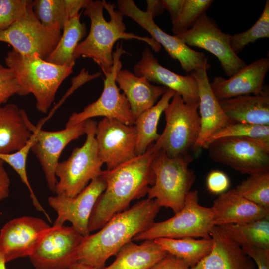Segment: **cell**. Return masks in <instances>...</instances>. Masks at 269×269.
I'll return each instance as SVG.
<instances>
[{"instance_id":"9","label":"cell","mask_w":269,"mask_h":269,"mask_svg":"<svg viewBox=\"0 0 269 269\" xmlns=\"http://www.w3.org/2000/svg\"><path fill=\"white\" fill-rule=\"evenodd\" d=\"M214 161L243 174L269 172V143L245 137L217 139L206 148Z\"/></svg>"},{"instance_id":"16","label":"cell","mask_w":269,"mask_h":269,"mask_svg":"<svg viewBox=\"0 0 269 269\" xmlns=\"http://www.w3.org/2000/svg\"><path fill=\"white\" fill-rule=\"evenodd\" d=\"M96 140L99 155L106 170H111L136 156L137 132L134 125L103 118L97 123Z\"/></svg>"},{"instance_id":"17","label":"cell","mask_w":269,"mask_h":269,"mask_svg":"<svg viewBox=\"0 0 269 269\" xmlns=\"http://www.w3.org/2000/svg\"><path fill=\"white\" fill-rule=\"evenodd\" d=\"M106 188V183L101 176L93 180L74 197L64 194L50 196L48 203L57 214L53 225L61 226L70 222L83 237L90 234L88 224L94 205Z\"/></svg>"},{"instance_id":"21","label":"cell","mask_w":269,"mask_h":269,"mask_svg":"<svg viewBox=\"0 0 269 269\" xmlns=\"http://www.w3.org/2000/svg\"><path fill=\"white\" fill-rule=\"evenodd\" d=\"M210 252L189 269H256L254 261L219 226L210 232Z\"/></svg>"},{"instance_id":"3","label":"cell","mask_w":269,"mask_h":269,"mask_svg":"<svg viewBox=\"0 0 269 269\" xmlns=\"http://www.w3.org/2000/svg\"><path fill=\"white\" fill-rule=\"evenodd\" d=\"M114 3L103 0H89L83 14L90 20V28L86 37L77 46L74 58L92 59L101 68L104 75L111 71L113 63V48L119 39H136L149 45L159 52L161 45L151 37L126 32L124 15L116 9Z\"/></svg>"},{"instance_id":"40","label":"cell","mask_w":269,"mask_h":269,"mask_svg":"<svg viewBox=\"0 0 269 269\" xmlns=\"http://www.w3.org/2000/svg\"><path fill=\"white\" fill-rule=\"evenodd\" d=\"M101 75V73L100 72L90 74L88 70H86L85 68H83L78 75H77L76 77H73L71 86L59 101V102L51 110L49 115L46 117V118L48 120L49 119L56 109H58L64 102L66 98L72 93H73L78 88L86 82L100 77Z\"/></svg>"},{"instance_id":"24","label":"cell","mask_w":269,"mask_h":269,"mask_svg":"<svg viewBox=\"0 0 269 269\" xmlns=\"http://www.w3.org/2000/svg\"><path fill=\"white\" fill-rule=\"evenodd\" d=\"M116 82L125 95L135 120L143 112L153 106L168 89L163 86L154 85L144 77L137 76L127 69L119 70Z\"/></svg>"},{"instance_id":"18","label":"cell","mask_w":269,"mask_h":269,"mask_svg":"<svg viewBox=\"0 0 269 269\" xmlns=\"http://www.w3.org/2000/svg\"><path fill=\"white\" fill-rule=\"evenodd\" d=\"M50 227L44 220L28 216L6 223L0 232V252L6 262L30 256Z\"/></svg>"},{"instance_id":"42","label":"cell","mask_w":269,"mask_h":269,"mask_svg":"<svg viewBox=\"0 0 269 269\" xmlns=\"http://www.w3.org/2000/svg\"><path fill=\"white\" fill-rule=\"evenodd\" d=\"M255 262L258 269H269V249L242 248Z\"/></svg>"},{"instance_id":"36","label":"cell","mask_w":269,"mask_h":269,"mask_svg":"<svg viewBox=\"0 0 269 269\" xmlns=\"http://www.w3.org/2000/svg\"><path fill=\"white\" fill-rule=\"evenodd\" d=\"M269 38V0H266L263 11L256 23L249 29L231 35L230 45L233 51L237 54L250 43L257 40Z\"/></svg>"},{"instance_id":"14","label":"cell","mask_w":269,"mask_h":269,"mask_svg":"<svg viewBox=\"0 0 269 269\" xmlns=\"http://www.w3.org/2000/svg\"><path fill=\"white\" fill-rule=\"evenodd\" d=\"M231 35L223 32L205 13L190 29L175 36L188 46L204 49L215 56L225 74L230 77L246 65L232 49Z\"/></svg>"},{"instance_id":"39","label":"cell","mask_w":269,"mask_h":269,"mask_svg":"<svg viewBox=\"0 0 269 269\" xmlns=\"http://www.w3.org/2000/svg\"><path fill=\"white\" fill-rule=\"evenodd\" d=\"M19 86L14 72L0 64V106L10 97L17 94Z\"/></svg>"},{"instance_id":"11","label":"cell","mask_w":269,"mask_h":269,"mask_svg":"<svg viewBox=\"0 0 269 269\" xmlns=\"http://www.w3.org/2000/svg\"><path fill=\"white\" fill-rule=\"evenodd\" d=\"M32 0L26 13L9 28L0 31V42L25 55H37L46 60L61 36V30L49 28L39 21L33 11Z\"/></svg>"},{"instance_id":"34","label":"cell","mask_w":269,"mask_h":269,"mask_svg":"<svg viewBox=\"0 0 269 269\" xmlns=\"http://www.w3.org/2000/svg\"><path fill=\"white\" fill-rule=\"evenodd\" d=\"M235 189L244 198L269 210V172L249 175Z\"/></svg>"},{"instance_id":"5","label":"cell","mask_w":269,"mask_h":269,"mask_svg":"<svg viewBox=\"0 0 269 269\" xmlns=\"http://www.w3.org/2000/svg\"><path fill=\"white\" fill-rule=\"evenodd\" d=\"M192 160L191 155L172 158L163 150L156 152L151 164L155 181L148 190L147 198L154 199L161 207L171 208L175 214L179 212L196 179L189 167Z\"/></svg>"},{"instance_id":"29","label":"cell","mask_w":269,"mask_h":269,"mask_svg":"<svg viewBox=\"0 0 269 269\" xmlns=\"http://www.w3.org/2000/svg\"><path fill=\"white\" fill-rule=\"evenodd\" d=\"M175 92L168 89L152 107L143 112L135 120L137 132L136 156L144 154L148 148L160 136L158 124L162 113L168 105Z\"/></svg>"},{"instance_id":"35","label":"cell","mask_w":269,"mask_h":269,"mask_svg":"<svg viewBox=\"0 0 269 269\" xmlns=\"http://www.w3.org/2000/svg\"><path fill=\"white\" fill-rule=\"evenodd\" d=\"M228 137H245L269 143V126L232 123L215 133L204 144L206 148L213 141Z\"/></svg>"},{"instance_id":"22","label":"cell","mask_w":269,"mask_h":269,"mask_svg":"<svg viewBox=\"0 0 269 269\" xmlns=\"http://www.w3.org/2000/svg\"><path fill=\"white\" fill-rule=\"evenodd\" d=\"M191 74L197 82L199 97L200 131L196 147H202L215 133L233 123L226 116L211 89L207 70L199 69Z\"/></svg>"},{"instance_id":"47","label":"cell","mask_w":269,"mask_h":269,"mask_svg":"<svg viewBox=\"0 0 269 269\" xmlns=\"http://www.w3.org/2000/svg\"><path fill=\"white\" fill-rule=\"evenodd\" d=\"M70 269H95L89 266L77 263L74 264L71 267Z\"/></svg>"},{"instance_id":"37","label":"cell","mask_w":269,"mask_h":269,"mask_svg":"<svg viewBox=\"0 0 269 269\" xmlns=\"http://www.w3.org/2000/svg\"><path fill=\"white\" fill-rule=\"evenodd\" d=\"M212 0H184L180 15L172 24L174 35L181 34L190 29L196 21L211 6Z\"/></svg>"},{"instance_id":"38","label":"cell","mask_w":269,"mask_h":269,"mask_svg":"<svg viewBox=\"0 0 269 269\" xmlns=\"http://www.w3.org/2000/svg\"><path fill=\"white\" fill-rule=\"evenodd\" d=\"M31 0H0V31L5 30L27 12Z\"/></svg>"},{"instance_id":"48","label":"cell","mask_w":269,"mask_h":269,"mask_svg":"<svg viewBox=\"0 0 269 269\" xmlns=\"http://www.w3.org/2000/svg\"><path fill=\"white\" fill-rule=\"evenodd\" d=\"M6 262L3 255L0 252V269H6Z\"/></svg>"},{"instance_id":"7","label":"cell","mask_w":269,"mask_h":269,"mask_svg":"<svg viewBox=\"0 0 269 269\" xmlns=\"http://www.w3.org/2000/svg\"><path fill=\"white\" fill-rule=\"evenodd\" d=\"M97 123L92 119L85 121L86 138L84 144L73 149L65 161L59 162L55 175L59 180L56 194H64L74 197L93 179L101 175L102 165L96 140Z\"/></svg>"},{"instance_id":"10","label":"cell","mask_w":269,"mask_h":269,"mask_svg":"<svg viewBox=\"0 0 269 269\" xmlns=\"http://www.w3.org/2000/svg\"><path fill=\"white\" fill-rule=\"evenodd\" d=\"M127 53L122 45L117 44L113 53V63L110 72L105 75L103 91L99 98L86 106L80 112L69 117L65 127H69L95 117L116 119L128 125H134L135 119L124 93H121L116 82L117 75L122 69L121 56Z\"/></svg>"},{"instance_id":"2","label":"cell","mask_w":269,"mask_h":269,"mask_svg":"<svg viewBox=\"0 0 269 269\" xmlns=\"http://www.w3.org/2000/svg\"><path fill=\"white\" fill-rule=\"evenodd\" d=\"M160 208L154 199L147 198L114 216L97 232L83 237L77 263L102 269L110 257L154 222Z\"/></svg>"},{"instance_id":"19","label":"cell","mask_w":269,"mask_h":269,"mask_svg":"<svg viewBox=\"0 0 269 269\" xmlns=\"http://www.w3.org/2000/svg\"><path fill=\"white\" fill-rule=\"evenodd\" d=\"M134 72L151 83L161 84L173 90L186 103H199L198 83L193 75L183 76L165 68L159 64L148 47H145L141 58L134 65Z\"/></svg>"},{"instance_id":"23","label":"cell","mask_w":269,"mask_h":269,"mask_svg":"<svg viewBox=\"0 0 269 269\" xmlns=\"http://www.w3.org/2000/svg\"><path fill=\"white\" fill-rule=\"evenodd\" d=\"M215 226L242 224L269 217V210L242 196L233 189L220 194L211 207Z\"/></svg>"},{"instance_id":"25","label":"cell","mask_w":269,"mask_h":269,"mask_svg":"<svg viewBox=\"0 0 269 269\" xmlns=\"http://www.w3.org/2000/svg\"><path fill=\"white\" fill-rule=\"evenodd\" d=\"M219 102L233 123L269 126V90L267 85L260 94L241 95Z\"/></svg>"},{"instance_id":"6","label":"cell","mask_w":269,"mask_h":269,"mask_svg":"<svg viewBox=\"0 0 269 269\" xmlns=\"http://www.w3.org/2000/svg\"><path fill=\"white\" fill-rule=\"evenodd\" d=\"M198 107L199 103H185L175 92L163 112L165 128L157 140L151 145L154 153L163 150L172 158L190 155V151L196 147L200 131Z\"/></svg>"},{"instance_id":"43","label":"cell","mask_w":269,"mask_h":269,"mask_svg":"<svg viewBox=\"0 0 269 269\" xmlns=\"http://www.w3.org/2000/svg\"><path fill=\"white\" fill-rule=\"evenodd\" d=\"M183 260L168 254L150 269H189Z\"/></svg>"},{"instance_id":"32","label":"cell","mask_w":269,"mask_h":269,"mask_svg":"<svg viewBox=\"0 0 269 269\" xmlns=\"http://www.w3.org/2000/svg\"><path fill=\"white\" fill-rule=\"evenodd\" d=\"M219 227L242 248L269 249V218L245 224Z\"/></svg>"},{"instance_id":"31","label":"cell","mask_w":269,"mask_h":269,"mask_svg":"<svg viewBox=\"0 0 269 269\" xmlns=\"http://www.w3.org/2000/svg\"><path fill=\"white\" fill-rule=\"evenodd\" d=\"M153 240L168 254L185 261L190 268L208 255L213 247V240L211 238L196 239L192 237H162Z\"/></svg>"},{"instance_id":"12","label":"cell","mask_w":269,"mask_h":269,"mask_svg":"<svg viewBox=\"0 0 269 269\" xmlns=\"http://www.w3.org/2000/svg\"><path fill=\"white\" fill-rule=\"evenodd\" d=\"M119 10L147 31L151 38L162 45L171 56L178 60L183 70L187 72L199 69H209L211 65L205 55L192 49L175 35L165 32L154 22L150 13L140 9L133 0H118Z\"/></svg>"},{"instance_id":"1","label":"cell","mask_w":269,"mask_h":269,"mask_svg":"<svg viewBox=\"0 0 269 269\" xmlns=\"http://www.w3.org/2000/svg\"><path fill=\"white\" fill-rule=\"evenodd\" d=\"M155 153L151 145L141 155L111 170H103L106 188L97 200L90 217V233L101 228L117 214L130 208L134 200L144 197L154 184L151 164Z\"/></svg>"},{"instance_id":"33","label":"cell","mask_w":269,"mask_h":269,"mask_svg":"<svg viewBox=\"0 0 269 269\" xmlns=\"http://www.w3.org/2000/svg\"><path fill=\"white\" fill-rule=\"evenodd\" d=\"M32 134L31 137L23 148L9 154L0 153V159L2 160L4 163H6L9 165L18 174L21 181L26 186L30 192V196L34 207L38 211L42 212L47 220L51 222V219L49 215L40 204L35 196L27 176L26 170L27 156L36 139L35 134Z\"/></svg>"},{"instance_id":"27","label":"cell","mask_w":269,"mask_h":269,"mask_svg":"<svg viewBox=\"0 0 269 269\" xmlns=\"http://www.w3.org/2000/svg\"><path fill=\"white\" fill-rule=\"evenodd\" d=\"M167 254L153 240L140 244L131 241L118 251L112 264L101 269H150Z\"/></svg>"},{"instance_id":"46","label":"cell","mask_w":269,"mask_h":269,"mask_svg":"<svg viewBox=\"0 0 269 269\" xmlns=\"http://www.w3.org/2000/svg\"><path fill=\"white\" fill-rule=\"evenodd\" d=\"M146 11L150 13L153 18L156 16L162 14L165 10L161 3L159 0H147Z\"/></svg>"},{"instance_id":"20","label":"cell","mask_w":269,"mask_h":269,"mask_svg":"<svg viewBox=\"0 0 269 269\" xmlns=\"http://www.w3.org/2000/svg\"><path fill=\"white\" fill-rule=\"evenodd\" d=\"M269 68V58H260L246 65L227 79L221 76L214 77L210 86L218 100L251 93L257 95L264 89Z\"/></svg>"},{"instance_id":"26","label":"cell","mask_w":269,"mask_h":269,"mask_svg":"<svg viewBox=\"0 0 269 269\" xmlns=\"http://www.w3.org/2000/svg\"><path fill=\"white\" fill-rule=\"evenodd\" d=\"M26 111L15 104L0 106V153L23 148L32 135L25 121Z\"/></svg>"},{"instance_id":"13","label":"cell","mask_w":269,"mask_h":269,"mask_svg":"<svg viewBox=\"0 0 269 269\" xmlns=\"http://www.w3.org/2000/svg\"><path fill=\"white\" fill-rule=\"evenodd\" d=\"M83 236L74 227H51L29 256L35 269H70Z\"/></svg>"},{"instance_id":"30","label":"cell","mask_w":269,"mask_h":269,"mask_svg":"<svg viewBox=\"0 0 269 269\" xmlns=\"http://www.w3.org/2000/svg\"><path fill=\"white\" fill-rule=\"evenodd\" d=\"M81 12L69 19L64 24L61 36L46 61L56 65L74 66V51L87 34L86 26L80 21Z\"/></svg>"},{"instance_id":"41","label":"cell","mask_w":269,"mask_h":269,"mask_svg":"<svg viewBox=\"0 0 269 269\" xmlns=\"http://www.w3.org/2000/svg\"><path fill=\"white\" fill-rule=\"evenodd\" d=\"M230 181L228 176L219 170L211 171L207 178L208 189L212 193L221 194L229 188Z\"/></svg>"},{"instance_id":"4","label":"cell","mask_w":269,"mask_h":269,"mask_svg":"<svg viewBox=\"0 0 269 269\" xmlns=\"http://www.w3.org/2000/svg\"><path fill=\"white\" fill-rule=\"evenodd\" d=\"M5 61L16 77L20 88L17 95L32 94L37 109L43 113L48 111L59 87L74 67L56 65L37 55H22L14 50L7 52Z\"/></svg>"},{"instance_id":"28","label":"cell","mask_w":269,"mask_h":269,"mask_svg":"<svg viewBox=\"0 0 269 269\" xmlns=\"http://www.w3.org/2000/svg\"><path fill=\"white\" fill-rule=\"evenodd\" d=\"M89 0H35L33 11L44 26L62 30L69 19L78 14Z\"/></svg>"},{"instance_id":"44","label":"cell","mask_w":269,"mask_h":269,"mask_svg":"<svg viewBox=\"0 0 269 269\" xmlns=\"http://www.w3.org/2000/svg\"><path fill=\"white\" fill-rule=\"evenodd\" d=\"M161 1L164 9L169 13L173 24L180 15L184 0H161Z\"/></svg>"},{"instance_id":"45","label":"cell","mask_w":269,"mask_h":269,"mask_svg":"<svg viewBox=\"0 0 269 269\" xmlns=\"http://www.w3.org/2000/svg\"><path fill=\"white\" fill-rule=\"evenodd\" d=\"M4 164L0 159V202L7 198L10 192V180Z\"/></svg>"},{"instance_id":"8","label":"cell","mask_w":269,"mask_h":269,"mask_svg":"<svg viewBox=\"0 0 269 269\" xmlns=\"http://www.w3.org/2000/svg\"><path fill=\"white\" fill-rule=\"evenodd\" d=\"M215 226L212 207L200 205L198 191L191 190L179 212L166 220L154 222L148 229L136 235L133 240L145 241L162 237L209 239Z\"/></svg>"},{"instance_id":"15","label":"cell","mask_w":269,"mask_h":269,"mask_svg":"<svg viewBox=\"0 0 269 269\" xmlns=\"http://www.w3.org/2000/svg\"><path fill=\"white\" fill-rule=\"evenodd\" d=\"M25 121L36 136L31 150L42 167L48 188L55 193L57 182L55 170L60 156L70 142L85 134V121L56 131L42 130L43 125L39 123L34 125L27 114Z\"/></svg>"}]
</instances>
